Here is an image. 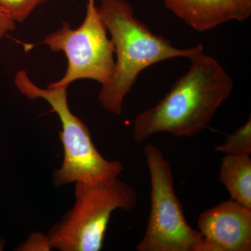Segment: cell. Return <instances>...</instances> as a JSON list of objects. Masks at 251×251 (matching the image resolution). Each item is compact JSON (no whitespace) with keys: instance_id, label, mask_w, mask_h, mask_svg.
<instances>
[{"instance_id":"7c38bea8","label":"cell","mask_w":251,"mask_h":251,"mask_svg":"<svg viewBox=\"0 0 251 251\" xmlns=\"http://www.w3.org/2000/svg\"><path fill=\"white\" fill-rule=\"evenodd\" d=\"M16 27V23L0 6V39L7 35L11 31L15 30Z\"/></svg>"},{"instance_id":"ba28073f","label":"cell","mask_w":251,"mask_h":251,"mask_svg":"<svg viewBox=\"0 0 251 251\" xmlns=\"http://www.w3.org/2000/svg\"><path fill=\"white\" fill-rule=\"evenodd\" d=\"M167 9L199 32L229 21H247L251 0H163Z\"/></svg>"},{"instance_id":"9c48e42d","label":"cell","mask_w":251,"mask_h":251,"mask_svg":"<svg viewBox=\"0 0 251 251\" xmlns=\"http://www.w3.org/2000/svg\"><path fill=\"white\" fill-rule=\"evenodd\" d=\"M220 181L230 199L251 209V159L250 156L225 155L219 171Z\"/></svg>"},{"instance_id":"3957f363","label":"cell","mask_w":251,"mask_h":251,"mask_svg":"<svg viewBox=\"0 0 251 251\" xmlns=\"http://www.w3.org/2000/svg\"><path fill=\"white\" fill-rule=\"evenodd\" d=\"M14 83L27 99L46 100L58 115L62 125L59 138L64 158L62 166L54 173L55 186L77 182L98 184L118 179L124 171L123 165L120 161H108L99 152L87 126L71 110L67 89L41 88L31 80L24 69L16 74Z\"/></svg>"},{"instance_id":"7a4b0ae2","label":"cell","mask_w":251,"mask_h":251,"mask_svg":"<svg viewBox=\"0 0 251 251\" xmlns=\"http://www.w3.org/2000/svg\"><path fill=\"white\" fill-rule=\"evenodd\" d=\"M98 9L116 57L111 80L102 85L99 99L105 110L115 115H121L125 97L147 68L168 59H190L204 51L202 44L179 49L154 34L135 17L133 6L126 0H100Z\"/></svg>"},{"instance_id":"5b68a950","label":"cell","mask_w":251,"mask_h":251,"mask_svg":"<svg viewBox=\"0 0 251 251\" xmlns=\"http://www.w3.org/2000/svg\"><path fill=\"white\" fill-rule=\"evenodd\" d=\"M145 156L151 182V209L138 251H210L201 232L189 226L175 193L171 164L156 146Z\"/></svg>"},{"instance_id":"30bf717a","label":"cell","mask_w":251,"mask_h":251,"mask_svg":"<svg viewBox=\"0 0 251 251\" xmlns=\"http://www.w3.org/2000/svg\"><path fill=\"white\" fill-rule=\"evenodd\" d=\"M217 152L231 156H250L251 154V117L242 126L227 135L224 143L214 149Z\"/></svg>"},{"instance_id":"52a82bcc","label":"cell","mask_w":251,"mask_h":251,"mask_svg":"<svg viewBox=\"0 0 251 251\" xmlns=\"http://www.w3.org/2000/svg\"><path fill=\"white\" fill-rule=\"evenodd\" d=\"M197 224L210 251H251V209L233 200L203 211Z\"/></svg>"},{"instance_id":"277c9868","label":"cell","mask_w":251,"mask_h":251,"mask_svg":"<svg viewBox=\"0 0 251 251\" xmlns=\"http://www.w3.org/2000/svg\"><path fill=\"white\" fill-rule=\"evenodd\" d=\"M75 201L47 234L51 249L99 251L114 211H130L138 204L134 188L119 179L98 184L75 183Z\"/></svg>"},{"instance_id":"6da1fadb","label":"cell","mask_w":251,"mask_h":251,"mask_svg":"<svg viewBox=\"0 0 251 251\" xmlns=\"http://www.w3.org/2000/svg\"><path fill=\"white\" fill-rule=\"evenodd\" d=\"M189 59L188 70L166 95L135 117V141L142 143L160 133L177 138L197 135L232 94L233 80L217 59L204 51Z\"/></svg>"},{"instance_id":"8fae6325","label":"cell","mask_w":251,"mask_h":251,"mask_svg":"<svg viewBox=\"0 0 251 251\" xmlns=\"http://www.w3.org/2000/svg\"><path fill=\"white\" fill-rule=\"evenodd\" d=\"M48 0H0V6L16 23H22L39 5Z\"/></svg>"},{"instance_id":"8992f818","label":"cell","mask_w":251,"mask_h":251,"mask_svg":"<svg viewBox=\"0 0 251 251\" xmlns=\"http://www.w3.org/2000/svg\"><path fill=\"white\" fill-rule=\"evenodd\" d=\"M52 52H62L67 59L65 74L48 87L67 89L79 80L97 81L101 85L111 80L115 70V48L100 17L95 0H87V11L80 27L69 23L43 39Z\"/></svg>"}]
</instances>
